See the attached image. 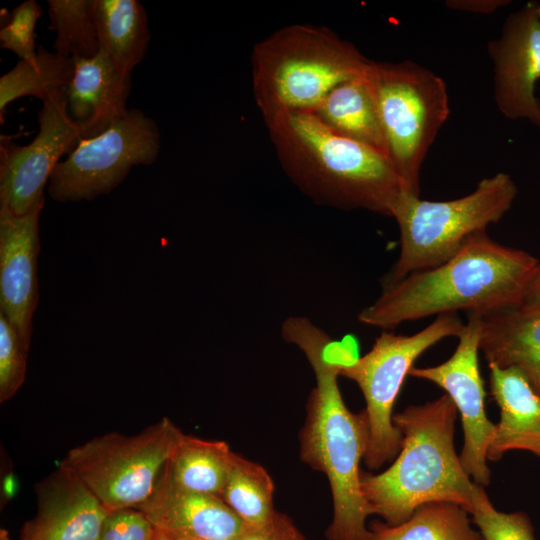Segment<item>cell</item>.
Instances as JSON below:
<instances>
[{"label":"cell","instance_id":"cell-1","mask_svg":"<svg viewBox=\"0 0 540 540\" xmlns=\"http://www.w3.org/2000/svg\"><path fill=\"white\" fill-rule=\"evenodd\" d=\"M281 333L286 342L304 353L316 379L300 432V459L329 481L333 517L326 537L367 540L370 530L366 519L372 511L360 484V463L369 441L365 412L355 414L344 403L337 381L341 365L333 339L305 317L287 318Z\"/></svg>","mask_w":540,"mask_h":540},{"label":"cell","instance_id":"cell-2","mask_svg":"<svg viewBox=\"0 0 540 540\" xmlns=\"http://www.w3.org/2000/svg\"><path fill=\"white\" fill-rule=\"evenodd\" d=\"M539 268V260L530 253L482 232L447 261L383 287L358 320L393 329L406 321L459 310L485 315L519 306Z\"/></svg>","mask_w":540,"mask_h":540},{"label":"cell","instance_id":"cell-3","mask_svg":"<svg viewBox=\"0 0 540 540\" xmlns=\"http://www.w3.org/2000/svg\"><path fill=\"white\" fill-rule=\"evenodd\" d=\"M264 121L285 173L315 202L392 216L406 190L384 153L337 134L310 112Z\"/></svg>","mask_w":540,"mask_h":540},{"label":"cell","instance_id":"cell-4","mask_svg":"<svg viewBox=\"0 0 540 540\" xmlns=\"http://www.w3.org/2000/svg\"><path fill=\"white\" fill-rule=\"evenodd\" d=\"M458 410L444 394L393 415L402 435L400 452L383 472L361 471L360 484L372 514L389 526L409 519L421 505L449 501L469 510L474 482L455 451Z\"/></svg>","mask_w":540,"mask_h":540},{"label":"cell","instance_id":"cell-5","mask_svg":"<svg viewBox=\"0 0 540 540\" xmlns=\"http://www.w3.org/2000/svg\"><path fill=\"white\" fill-rule=\"evenodd\" d=\"M369 59L326 27L292 24L254 45L252 87L264 120L312 113L341 82L364 73Z\"/></svg>","mask_w":540,"mask_h":540},{"label":"cell","instance_id":"cell-6","mask_svg":"<svg viewBox=\"0 0 540 540\" xmlns=\"http://www.w3.org/2000/svg\"><path fill=\"white\" fill-rule=\"evenodd\" d=\"M517 194L503 172L482 179L470 194L449 201H427L403 191L392 212L400 232V254L383 279L392 285L410 273L435 267L497 223Z\"/></svg>","mask_w":540,"mask_h":540},{"label":"cell","instance_id":"cell-7","mask_svg":"<svg viewBox=\"0 0 540 540\" xmlns=\"http://www.w3.org/2000/svg\"><path fill=\"white\" fill-rule=\"evenodd\" d=\"M365 74L376 100L387 156L404 189L419 196L422 163L449 116L446 84L410 60H369Z\"/></svg>","mask_w":540,"mask_h":540},{"label":"cell","instance_id":"cell-8","mask_svg":"<svg viewBox=\"0 0 540 540\" xmlns=\"http://www.w3.org/2000/svg\"><path fill=\"white\" fill-rule=\"evenodd\" d=\"M183 432L167 417L134 436L109 432L68 451L60 465L108 510L138 508L152 494Z\"/></svg>","mask_w":540,"mask_h":540},{"label":"cell","instance_id":"cell-9","mask_svg":"<svg viewBox=\"0 0 540 540\" xmlns=\"http://www.w3.org/2000/svg\"><path fill=\"white\" fill-rule=\"evenodd\" d=\"M463 327L458 315L449 313L412 335L384 331L367 354L341 368L340 376L353 380L365 398L369 441L363 462L369 470L380 469L400 452L402 435L393 424L392 411L413 364L439 341L458 337Z\"/></svg>","mask_w":540,"mask_h":540},{"label":"cell","instance_id":"cell-10","mask_svg":"<svg viewBox=\"0 0 540 540\" xmlns=\"http://www.w3.org/2000/svg\"><path fill=\"white\" fill-rule=\"evenodd\" d=\"M160 151L156 122L139 109H128L104 133L81 139L54 168L49 196L58 202L93 200L109 194L132 167L153 164Z\"/></svg>","mask_w":540,"mask_h":540},{"label":"cell","instance_id":"cell-11","mask_svg":"<svg viewBox=\"0 0 540 540\" xmlns=\"http://www.w3.org/2000/svg\"><path fill=\"white\" fill-rule=\"evenodd\" d=\"M467 323L458 335V345L445 362L430 367H413L409 375L430 381L454 402L461 417L463 446L460 460L471 480L483 487L490 483L487 449L495 432L484 409L485 390L479 370L480 316L467 313Z\"/></svg>","mask_w":540,"mask_h":540},{"label":"cell","instance_id":"cell-12","mask_svg":"<svg viewBox=\"0 0 540 540\" xmlns=\"http://www.w3.org/2000/svg\"><path fill=\"white\" fill-rule=\"evenodd\" d=\"M39 132L28 145L6 136L0 141V209L22 215L44 197V187L64 154L71 153L82 134L66 106V94L43 103L37 114Z\"/></svg>","mask_w":540,"mask_h":540},{"label":"cell","instance_id":"cell-13","mask_svg":"<svg viewBox=\"0 0 540 540\" xmlns=\"http://www.w3.org/2000/svg\"><path fill=\"white\" fill-rule=\"evenodd\" d=\"M528 3L505 20L500 36L488 43L493 63L494 100L507 118L525 119L540 129V19Z\"/></svg>","mask_w":540,"mask_h":540},{"label":"cell","instance_id":"cell-14","mask_svg":"<svg viewBox=\"0 0 540 540\" xmlns=\"http://www.w3.org/2000/svg\"><path fill=\"white\" fill-rule=\"evenodd\" d=\"M45 198L29 212L0 209V312L30 345L38 304L39 216Z\"/></svg>","mask_w":540,"mask_h":540},{"label":"cell","instance_id":"cell-15","mask_svg":"<svg viewBox=\"0 0 540 540\" xmlns=\"http://www.w3.org/2000/svg\"><path fill=\"white\" fill-rule=\"evenodd\" d=\"M136 509L171 538L236 540L247 528L221 497L182 489L163 470L152 494Z\"/></svg>","mask_w":540,"mask_h":540},{"label":"cell","instance_id":"cell-16","mask_svg":"<svg viewBox=\"0 0 540 540\" xmlns=\"http://www.w3.org/2000/svg\"><path fill=\"white\" fill-rule=\"evenodd\" d=\"M38 511L21 540H96L109 512L83 482L62 467L37 486Z\"/></svg>","mask_w":540,"mask_h":540},{"label":"cell","instance_id":"cell-17","mask_svg":"<svg viewBox=\"0 0 540 540\" xmlns=\"http://www.w3.org/2000/svg\"><path fill=\"white\" fill-rule=\"evenodd\" d=\"M73 61V76L66 90L67 111L82 139H90L127 113L131 75L120 72L102 48L92 58Z\"/></svg>","mask_w":540,"mask_h":540},{"label":"cell","instance_id":"cell-18","mask_svg":"<svg viewBox=\"0 0 540 540\" xmlns=\"http://www.w3.org/2000/svg\"><path fill=\"white\" fill-rule=\"evenodd\" d=\"M490 393L500 409V420L487 449V460L498 461L513 450L540 457V395L515 367L488 364Z\"/></svg>","mask_w":540,"mask_h":540},{"label":"cell","instance_id":"cell-19","mask_svg":"<svg viewBox=\"0 0 540 540\" xmlns=\"http://www.w3.org/2000/svg\"><path fill=\"white\" fill-rule=\"evenodd\" d=\"M480 316V351L488 364L515 367L540 395V307L523 305Z\"/></svg>","mask_w":540,"mask_h":540},{"label":"cell","instance_id":"cell-20","mask_svg":"<svg viewBox=\"0 0 540 540\" xmlns=\"http://www.w3.org/2000/svg\"><path fill=\"white\" fill-rule=\"evenodd\" d=\"M365 71L335 86L312 113L337 134L387 156L376 100Z\"/></svg>","mask_w":540,"mask_h":540},{"label":"cell","instance_id":"cell-21","mask_svg":"<svg viewBox=\"0 0 540 540\" xmlns=\"http://www.w3.org/2000/svg\"><path fill=\"white\" fill-rule=\"evenodd\" d=\"M94 15L101 48L120 72L131 75L150 42L145 8L137 0H94Z\"/></svg>","mask_w":540,"mask_h":540},{"label":"cell","instance_id":"cell-22","mask_svg":"<svg viewBox=\"0 0 540 540\" xmlns=\"http://www.w3.org/2000/svg\"><path fill=\"white\" fill-rule=\"evenodd\" d=\"M233 454L224 441L183 433L163 471L182 489L220 497L232 466Z\"/></svg>","mask_w":540,"mask_h":540},{"label":"cell","instance_id":"cell-23","mask_svg":"<svg viewBox=\"0 0 540 540\" xmlns=\"http://www.w3.org/2000/svg\"><path fill=\"white\" fill-rule=\"evenodd\" d=\"M73 71V58L38 46L35 59L19 60L0 78L1 123L7 105L20 97L33 96L45 103L65 95Z\"/></svg>","mask_w":540,"mask_h":540},{"label":"cell","instance_id":"cell-24","mask_svg":"<svg viewBox=\"0 0 540 540\" xmlns=\"http://www.w3.org/2000/svg\"><path fill=\"white\" fill-rule=\"evenodd\" d=\"M469 515L454 502H429L398 525L372 523L367 540H484L480 531L472 528Z\"/></svg>","mask_w":540,"mask_h":540},{"label":"cell","instance_id":"cell-25","mask_svg":"<svg viewBox=\"0 0 540 540\" xmlns=\"http://www.w3.org/2000/svg\"><path fill=\"white\" fill-rule=\"evenodd\" d=\"M273 494L274 483L266 469L234 453L220 497L247 527L258 528L272 520L277 512Z\"/></svg>","mask_w":540,"mask_h":540},{"label":"cell","instance_id":"cell-26","mask_svg":"<svg viewBox=\"0 0 540 540\" xmlns=\"http://www.w3.org/2000/svg\"><path fill=\"white\" fill-rule=\"evenodd\" d=\"M49 30L56 32L54 52L64 57L92 58L101 45L94 0H49Z\"/></svg>","mask_w":540,"mask_h":540},{"label":"cell","instance_id":"cell-27","mask_svg":"<svg viewBox=\"0 0 540 540\" xmlns=\"http://www.w3.org/2000/svg\"><path fill=\"white\" fill-rule=\"evenodd\" d=\"M469 514L484 540H535L533 526L526 513L498 511L485 487L476 483L473 485Z\"/></svg>","mask_w":540,"mask_h":540},{"label":"cell","instance_id":"cell-28","mask_svg":"<svg viewBox=\"0 0 540 540\" xmlns=\"http://www.w3.org/2000/svg\"><path fill=\"white\" fill-rule=\"evenodd\" d=\"M29 345L0 312V402L12 398L25 380Z\"/></svg>","mask_w":540,"mask_h":540},{"label":"cell","instance_id":"cell-29","mask_svg":"<svg viewBox=\"0 0 540 540\" xmlns=\"http://www.w3.org/2000/svg\"><path fill=\"white\" fill-rule=\"evenodd\" d=\"M42 9L34 0L14 8L0 29V47L14 52L19 60H33L37 55L35 26Z\"/></svg>","mask_w":540,"mask_h":540},{"label":"cell","instance_id":"cell-30","mask_svg":"<svg viewBox=\"0 0 540 540\" xmlns=\"http://www.w3.org/2000/svg\"><path fill=\"white\" fill-rule=\"evenodd\" d=\"M157 529L136 508L109 511L96 540H155Z\"/></svg>","mask_w":540,"mask_h":540},{"label":"cell","instance_id":"cell-31","mask_svg":"<svg viewBox=\"0 0 540 540\" xmlns=\"http://www.w3.org/2000/svg\"><path fill=\"white\" fill-rule=\"evenodd\" d=\"M236 540H306L285 514L276 512L272 520L264 526L249 528Z\"/></svg>","mask_w":540,"mask_h":540},{"label":"cell","instance_id":"cell-32","mask_svg":"<svg viewBox=\"0 0 540 540\" xmlns=\"http://www.w3.org/2000/svg\"><path fill=\"white\" fill-rule=\"evenodd\" d=\"M509 3V1L502 0H464V1H447L446 5L453 9L464 10L476 13H491L499 7Z\"/></svg>","mask_w":540,"mask_h":540},{"label":"cell","instance_id":"cell-33","mask_svg":"<svg viewBox=\"0 0 540 540\" xmlns=\"http://www.w3.org/2000/svg\"><path fill=\"white\" fill-rule=\"evenodd\" d=\"M522 305L526 307H540V268L528 288Z\"/></svg>","mask_w":540,"mask_h":540},{"label":"cell","instance_id":"cell-34","mask_svg":"<svg viewBox=\"0 0 540 540\" xmlns=\"http://www.w3.org/2000/svg\"><path fill=\"white\" fill-rule=\"evenodd\" d=\"M155 540H172V538L157 530V535H156Z\"/></svg>","mask_w":540,"mask_h":540},{"label":"cell","instance_id":"cell-35","mask_svg":"<svg viewBox=\"0 0 540 540\" xmlns=\"http://www.w3.org/2000/svg\"><path fill=\"white\" fill-rule=\"evenodd\" d=\"M172 540H196V539L183 538V537H175V538H172Z\"/></svg>","mask_w":540,"mask_h":540},{"label":"cell","instance_id":"cell-36","mask_svg":"<svg viewBox=\"0 0 540 540\" xmlns=\"http://www.w3.org/2000/svg\"><path fill=\"white\" fill-rule=\"evenodd\" d=\"M537 16L540 19V4L536 7Z\"/></svg>","mask_w":540,"mask_h":540}]
</instances>
